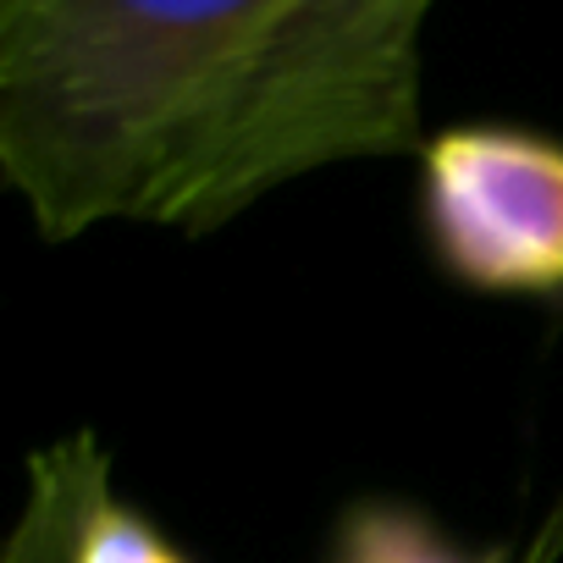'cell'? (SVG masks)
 <instances>
[{"label":"cell","instance_id":"cell-2","mask_svg":"<svg viewBox=\"0 0 563 563\" xmlns=\"http://www.w3.org/2000/svg\"><path fill=\"white\" fill-rule=\"evenodd\" d=\"M426 232L442 265L486 294L563 288V144L519 128L426 139Z\"/></svg>","mask_w":563,"mask_h":563},{"label":"cell","instance_id":"cell-3","mask_svg":"<svg viewBox=\"0 0 563 563\" xmlns=\"http://www.w3.org/2000/svg\"><path fill=\"white\" fill-rule=\"evenodd\" d=\"M100 464H106V453H100L95 431H73L67 442L40 448L29 464L23 514L12 525V541L0 552V563H67L73 525H78L84 492H89Z\"/></svg>","mask_w":563,"mask_h":563},{"label":"cell","instance_id":"cell-1","mask_svg":"<svg viewBox=\"0 0 563 563\" xmlns=\"http://www.w3.org/2000/svg\"><path fill=\"white\" fill-rule=\"evenodd\" d=\"M437 0H0V172L45 243L216 232L420 150Z\"/></svg>","mask_w":563,"mask_h":563},{"label":"cell","instance_id":"cell-4","mask_svg":"<svg viewBox=\"0 0 563 563\" xmlns=\"http://www.w3.org/2000/svg\"><path fill=\"white\" fill-rule=\"evenodd\" d=\"M67 563H188V558L144 514H133L128 503H117L111 464H100L95 481H89V492H84Z\"/></svg>","mask_w":563,"mask_h":563},{"label":"cell","instance_id":"cell-5","mask_svg":"<svg viewBox=\"0 0 563 563\" xmlns=\"http://www.w3.org/2000/svg\"><path fill=\"white\" fill-rule=\"evenodd\" d=\"M349 563H470L426 519L404 508H365L349 525Z\"/></svg>","mask_w":563,"mask_h":563}]
</instances>
